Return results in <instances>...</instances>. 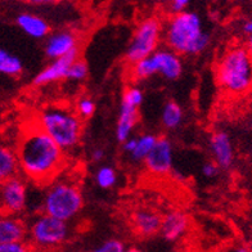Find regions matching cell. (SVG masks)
Instances as JSON below:
<instances>
[{
  "label": "cell",
  "mask_w": 252,
  "mask_h": 252,
  "mask_svg": "<svg viewBox=\"0 0 252 252\" xmlns=\"http://www.w3.org/2000/svg\"><path fill=\"white\" fill-rule=\"evenodd\" d=\"M20 171V161L16 151L0 144V183L13 179L18 176Z\"/></svg>",
  "instance_id": "d6986e66"
},
{
  "label": "cell",
  "mask_w": 252,
  "mask_h": 252,
  "mask_svg": "<svg viewBox=\"0 0 252 252\" xmlns=\"http://www.w3.org/2000/svg\"><path fill=\"white\" fill-rule=\"evenodd\" d=\"M130 222L136 236L147 238V237L156 236L157 233H159L162 216L156 213L155 210L143 207V209L134 210L130 218Z\"/></svg>",
  "instance_id": "5bb4252c"
},
{
  "label": "cell",
  "mask_w": 252,
  "mask_h": 252,
  "mask_svg": "<svg viewBox=\"0 0 252 252\" xmlns=\"http://www.w3.org/2000/svg\"><path fill=\"white\" fill-rule=\"evenodd\" d=\"M16 22L21 30L33 39H44L50 35V25L48 21L35 13H20L17 16Z\"/></svg>",
  "instance_id": "ac0fdd59"
},
{
  "label": "cell",
  "mask_w": 252,
  "mask_h": 252,
  "mask_svg": "<svg viewBox=\"0 0 252 252\" xmlns=\"http://www.w3.org/2000/svg\"><path fill=\"white\" fill-rule=\"evenodd\" d=\"M135 144H136V138H129V139L126 140V142L123 143V148L125 152H127L129 155H131L134 151V148H135Z\"/></svg>",
  "instance_id": "4dcf8cb0"
},
{
  "label": "cell",
  "mask_w": 252,
  "mask_h": 252,
  "mask_svg": "<svg viewBox=\"0 0 252 252\" xmlns=\"http://www.w3.org/2000/svg\"><path fill=\"white\" fill-rule=\"evenodd\" d=\"M226 252H251V250L245 247V246H236V247L228 250Z\"/></svg>",
  "instance_id": "e575fe53"
},
{
  "label": "cell",
  "mask_w": 252,
  "mask_h": 252,
  "mask_svg": "<svg viewBox=\"0 0 252 252\" xmlns=\"http://www.w3.org/2000/svg\"><path fill=\"white\" fill-rule=\"evenodd\" d=\"M95 102L88 95L81 96L76 102V107H75V112L81 120L90 119L95 113Z\"/></svg>",
  "instance_id": "d4e9b609"
},
{
  "label": "cell",
  "mask_w": 252,
  "mask_h": 252,
  "mask_svg": "<svg viewBox=\"0 0 252 252\" xmlns=\"http://www.w3.org/2000/svg\"><path fill=\"white\" fill-rule=\"evenodd\" d=\"M71 236L70 224L54 219L45 214L36 216L27 228L30 246L41 251H53L68 241Z\"/></svg>",
  "instance_id": "8992f818"
},
{
  "label": "cell",
  "mask_w": 252,
  "mask_h": 252,
  "mask_svg": "<svg viewBox=\"0 0 252 252\" xmlns=\"http://www.w3.org/2000/svg\"><path fill=\"white\" fill-rule=\"evenodd\" d=\"M130 75L136 81H143V80L150 79V77L157 75L152 57L150 56L147 57V58H143V60L131 64L130 66Z\"/></svg>",
  "instance_id": "603a6c76"
},
{
  "label": "cell",
  "mask_w": 252,
  "mask_h": 252,
  "mask_svg": "<svg viewBox=\"0 0 252 252\" xmlns=\"http://www.w3.org/2000/svg\"><path fill=\"white\" fill-rule=\"evenodd\" d=\"M158 136L153 135V134H142L136 138V144L134 148L133 153L130 155L134 161H143L148 157L152 152L153 147L156 146Z\"/></svg>",
  "instance_id": "7402d4cb"
},
{
  "label": "cell",
  "mask_w": 252,
  "mask_h": 252,
  "mask_svg": "<svg viewBox=\"0 0 252 252\" xmlns=\"http://www.w3.org/2000/svg\"><path fill=\"white\" fill-rule=\"evenodd\" d=\"M27 228L24 220L17 215L0 214V243L25 242Z\"/></svg>",
  "instance_id": "e0dca14e"
},
{
  "label": "cell",
  "mask_w": 252,
  "mask_h": 252,
  "mask_svg": "<svg viewBox=\"0 0 252 252\" xmlns=\"http://www.w3.org/2000/svg\"><path fill=\"white\" fill-rule=\"evenodd\" d=\"M243 45H245V48L247 49V52L250 53V56L252 57V35H251V36L246 37V41H245V44H243Z\"/></svg>",
  "instance_id": "836d02e7"
},
{
  "label": "cell",
  "mask_w": 252,
  "mask_h": 252,
  "mask_svg": "<svg viewBox=\"0 0 252 252\" xmlns=\"http://www.w3.org/2000/svg\"><path fill=\"white\" fill-rule=\"evenodd\" d=\"M189 7L188 0H173L167 4L169 8L170 16H175V14H180L183 12H187Z\"/></svg>",
  "instance_id": "f1b7e54d"
},
{
  "label": "cell",
  "mask_w": 252,
  "mask_h": 252,
  "mask_svg": "<svg viewBox=\"0 0 252 252\" xmlns=\"http://www.w3.org/2000/svg\"><path fill=\"white\" fill-rule=\"evenodd\" d=\"M210 151L214 157V162L221 167L229 169L234 161V148L230 136L225 131H215L210 138Z\"/></svg>",
  "instance_id": "2e32d148"
},
{
  "label": "cell",
  "mask_w": 252,
  "mask_h": 252,
  "mask_svg": "<svg viewBox=\"0 0 252 252\" xmlns=\"http://www.w3.org/2000/svg\"><path fill=\"white\" fill-rule=\"evenodd\" d=\"M89 68H88L87 62L83 60H76L71 64L70 70L67 72V80L71 81H84L88 77Z\"/></svg>",
  "instance_id": "484cf974"
},
{
  "label": "cell",
  "mask_w": 252,
  "mask_h": 252,
  "mask_svg": "<svg viewBox=\"0 0 252 252\" xmlns=\"http://www.w3.org/2000/svg\"><path fill=\"white\" fill-rule=\"evenodd\" d=\"M0 252H32V247L26 242L0 243Z\"/></svg>",
  "instance_id": "83f0119b"
},
{
  "label": "cell",
  "mask_w": 252,
  "mask_h": 252,
  "mask_svg": "<svg viewBox=\"0 0 252 252\" xmlns=\"http://www.w3.org/2000/svg\"><path fill=\"white\" fill-rule=\"evenodd\" d=\"M215 76L220 89L228 95L241 96L252 92V57L243 44H234L219 56Z\"/></svg>",
  "instance_id": "3957f363"
},
{
  "label": "cell",
  "mask_w": 252,
  "mask_h": 252,
  "mask_svg": "<svg viewBox=\"0 0 252 252\" xmlns=\"http://www.w3.org/2000/svg\"><path fill=\"white\" fill-rule=\"evenodd\" d=\"M166 48L182 56H197L210 45L211 36L203 29V21L197 12L187 10L169 16L163 25Z\"/></svg>",
  "instance_id": "7a4b0ae2"
},
{
  "label": "cell",
  "mask_w": 252,
  "mask_h": 252,
  "mask_svg": "<svg viewBox=\"0 0 252 252\" xmlns=\"http://www.w3.org/2000/svg\"><path fill=\"white\" fill-rule=\"evenodd\" d=\"M35 124L63 151L76 147L83 135V120L66 106L52 104L44 107L37 113Z\"/></svg>",
  "instance_id": "277c9868"
},
{
  "label": "cell",
  "mask_w": 252,
  "mask_h": 252,
  "mask_svg": "<svg viewBox=\"0 0 252 252\" xmlns=\"http://www.w3.org/2000/svg\"><path fill=\"white\" fill-rule=\"evenodd\" d=\"M242 30L246 33V36H251L252 35V18L245 21V24L242 25Z\"/></svg>",
  "instance_id": "d6a6232c"
},
{
  "label": "cell",
  "mask_w": 252,
  "mask_h": 252,
  "mask_svg": "<svg viewBox=\"0 0 252 252\" xmlns=\"http://www.w3.org/2000/svg\"><path fill=\"white\" fill-rule=\"evenodd\" d=\"M156 73L165 77L166 80L174 81L178 80L183 73L182 57L169 48H159L152 54Z\"/></svg>",
  "instance_id": "7c38bea8"
},
{
  "label": "cell",
  "mask_w": 252,
  "mask_h": 252,
  "mask_svg": "<svg viewBox=\"0 0 252 252\" xmlns=\"http://www.w3.org/2000/svg\"><path fill=\"white\" fill-rule=\"evenodd\" d=\"M126 250V246L123 241L117 238H110L100 243L99 246L94 247L90 252H124Z\"/></svg>",
  "instance_id": "4316f807"
},
{
  "label": "cell",
  "mask_w": 252,
  "mask_h": 252,
  "mask_svg": "<svg viewBox=\"0 0 252 252\" xmlns=\"http://www.w3.org/2000/svg\"><path fill=\"white\" fill-rule=\"evenodd\" d=\"M27 201L29 190L26 182L20 176L0 183V209L4 214L18 215L25 211Z\"/></svg>",
  "instance_id": "9c48e42d"
},
{
  "label": "cell",
  "mask_w": 252,
  "mask_h": 252,
  "mask_svg": "<svg viewBox=\"0 0 252 252\" xmlns=\"http://www.w3.org/2000/svg\"><path fill=\"white\" fill-rule=\"evenodd\" d=\"M79 52H73L66 57L54 60L48 64L45 68L37 73L35 79H33V85L36 87H44L48 84L57 83L60 80L67 79V72L70 70L71 64L76 60H79Z\"/></svg>",
  "instance_id": "4fadbf2b"
},
{
  "label": "cell",
  "mask_w": 252,
  "mask_h": 252,
  "mask_svg": "<svg viewBox=\"0 0 252 252\" xmlns=\"http://www.w3.org/2000/svg\"><path fill=\"white\" fill-rule=\"evenodd\" d=\"M96 186L102 189H111L116 186L117 173L112 166H100L94 175Z\"/></svg>",
  "instance_id": "cb8c5ba5"
},
{
  "label": "cell",
  "mask_w": 252,
  "mask_h": 252,
  "mask_svg": "<svg viewBox=\"0 0 252 252\" xmlns=\"http://www.w3.org/2000/svg\"><path fill=\"white\" fill-rule=\"evenodd\" d=\"M184 119V113H183L182 107L174 100H169L165 103L161 113V121L162 125L167 130H175L178 129L183 123Z\"/></svg>",
  "instance_id": "ffe728a7"
},
{
  "label": "cell",
  "mask_w": 252,
  "mask_h": 252,
  "mask_svg": "<svg viewBox=\"0 0 252 252\" xmlns=\"http://www.w3.org/2000/svg\"><path fill=\"white\" fill-rule=\"evenodd\" d=\"M163 36V24L158 17L150 16L143 18L133 33L126 49V61L134 64L138 61L152 56L159 49V43Z\"/></svg>",
  "instance_id": "52a82bcc"
},
{
  "label": "cell",
  "mask_w": 252,
  "mask_h": 252,
  "mask_svg": "<svg viewBox=\"0 0 252 252\" xmlns=\"http://www.w3.org/2000/svg\"><path fill=\"white\" fill-rule=\"evenodd\" d=\"M24 72V63L17 56L0 48V73L7 76H20Z\"/></svg>",
  "instance_id": "44dd1931"
},
{
  "label": "cell",
  "mask_w": 252,
  "mask_h": 252,
  "mask_svg": "<svg viewBox=\"0 0 252 252\" xmlns=\"http://www.w3.org/2000/svg\"><path fill=\"white\" fill-rule=\"evenodd\" d=\"M173 144L166 136H158L152 152L144 159L147 170L153 175L165 176L173 171Z\"/></svg>",
  "instance_id": "30bf717a"
},
{
  "label": "cell",
  "mask_w": 252,
  "mask_h": 252,
  "mask_svg": "<svg viewBox=\"0 0 252 252\" xmlns=\"http://www.w3.org/2000/svg\"><path fill=\"white\" fill-rule=\"evenodd\" d=\"M80 50L79 36L73 31L62 30L50 33L45 43V54L52 61Z\"/></svg>",
  "instance_id": "8fae6325"
},
{
  "label": "cell",
  "mask_w": 252,
  "mask_h": 252,
  "mask_svg": "<svg viewBox=\"0 0 252 252\" xmlns=\"http://www.w3.org/2000/svg\"><path fill=\"white\" fill-rule=\"evenodd\" d=\"M189 225H190V220L184 211L173 210L162 216L159 233L166 241L176 242L188 233Z\"/></svg>",
  "instance_id": "9a60e30c"
},
{
  "label": "cell",
  "mask_w": 252,
  "mask_h": 252,
  "mask_svg": "<svg viewBox=\"0 0 252 252\" xmlns=\"http://www.w3.org/2000/svg\"><path fill=\"white\" fill-rule=\"evenodd\" d=\"M220 171V167L214 161H206L201 167V173L205 178H215Z\"/></svg>",
  "instance_id": "f546056e"
},
{
  "label": "cell",
  "mask_w": 252,
  "mask_h": 252,
  "mask_svg": "<svg viewBox=\"0 0 252 252\" xmlns=\"http://www.w3.org/2000/svg\"><path fill=\"white\" fill-rule=\"evenodd\" d=\"M144 94L138 87H129L124 90L121 104H120L119 120L116 124V138L124 143L131 138L134 127L139 120V107L142 106Z\"/></svg>",
  "instance_id": "ba28073f"
},
{
  "label": "cell",
  "mask_w": 252,
  "mask_h": 252,
  "mask_svg": "<svg viewBox=\"0 0 252 252\" xmlns=\"http://www.w3.org/2000/svg\"><path fill=\"white\" fill-rule=\"evenodd\" d=\"M84 197L76 183L71 180L53 182L45 190L41 201L43 214L70 222L83 210Z\"/></svg>",
  "instance_id": "5b68a950"
},
{
  "label": "cell",
  "mask_w": 252,
  "mask_h": 252,
  "mask_svg": "<svg viewBox=\"0 0 252 252\" xmlns=\"http://www.w3.org/2000/svg\"><path fill=\"white\" fill-rule=\"evenodd\" d=\"M104 151L102 150V148H95V150L92 152V158H93V161H102L103 158H104Z\"/></svg>",
  "instance_id": "1f68e13d"
},
{
  "label": "cell",
  "mask_w": 252,
  "mask_h": 252,
  "mask_svg": "<svg viewBox=\"0 0 252 252\" xmlns=\"http://www.w3.org/2000/svg\"><path fill=\"white\" fill-rule=\"evenodd\" d=\"M16 152L21 173L36 184H48L64 167V151L36 124L25 129Z\"/></svg>",
  "instance_id": "6da1fadb"
},
{
  "label": "cell",
  "mask_w": 252,
  "mask_h": 252,
  "mask_svg": "<svg viewBox=\"0 0 252 252\" xmlns=\"http://www.w3.org/2000/svg\"><path fill=\"white\" fill-rule=\"evenodd\" d=\"M124 252H144L142 249H139V247H135V246H133V247H126V250Z\"/></svg>",
  "instance_id": "d590c367"
}]
</instances>
